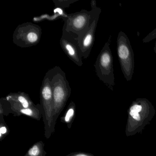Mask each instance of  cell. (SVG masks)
I'll list each match as a JSON object with an SVG mask.
<instances>
[{"label":"cell","mask_w":156,"mask_h":156,"mask_svg":"<svg viewBox=\"0 0 156 156\" xmlns=\"http://www.w3.org/2000/svg\"><path fill=\"white\" fill-rule=\"evenodd\" d=\"M116 49L122 73L127 81H131L135 69V57L130 41L124 32L119 33Z\"/></svg>","instance_id":"cell-4"},{"label":"cell","mask_w":156,"mask_h":156,"mask_svg":"<svg viewBox=\"0 0 156 156\" xmlns=\"http://www.w3.org/2000/svg\"><path fill=\"white\" fill-rule=\"evenodd\" d=\"M6 99L8 101L19 104L22 107L24 108H30L35 106L29 95L24 92L11 93L7 96Z\"/></svg>","instance_id":"cell-10"},{"label":"cell","mask_w":156,"mask_h":156,"mask_svg":"<svg viewBox=\"0 0 156 156\" xmlns=\"http://www.w3.org/2000/svg\"><path fill=\"white\" fill-rule=\"evenodd\" d=\"M156 38V28L153 30L152 31L149 33L144 39L142 40L143 43H147L151 41L152 40Z\"/></svg>","instance_id":"cell-14"},{"label":"cell","mask_w":156,"mask_h":156,"mask_svg":"<svg viewBox=\"0 0 156 156\" xmlns=\"http://www.w3.org/2000/svg\"><path fill=\"white\" fill-rule=\"evenodd\" d=\"M101 12V9L97 7L89 11L83 9L78 12L66 14L63 18L64 23L62 29L80 35L88 30L95 18Z\"/></svg>","instance_id":"cell-3"},{"label":"cell","mask_w":156,"mask_h":156,"mask_svg":"<svg viewBox=\"0 0 156 156\" xmlns=\"http://www.w3.org/2000/svg\"><path fill=\"white\" fill-rule=\"evenodd\" d=\"M91 8L92 9H95L97 8V2L95 0H92L91 2Z\"/></svg>","instance_id":"cell-17"},{"label":"cell","mask_w":156,"mask_h":156,"mask_svg":"<svg viewBox=\"0 0 156 156\" xmlns=\"http://www.w3.org/2000/svg\"><path fill=\"white\" fill-rule=\"evenodd\" d=\"M41 152V146L40 144L34 145L28 151L27 156H40Z\"/></svg>","instance_id":"cell-13"},{"label":"cell","mask_w":156,"mask_h":156,"mask_svg":"<svg viewBox=\"0 0 156 156\" xmlns=\"http://www.w3.org/2000/svg\"><path fill=\"white\" fill-rule=\"evenodd\" d=\"M69 156H92L89 154L84 153H76Z\"/></svg>","instance_id":"cell-16"},{"label":"cell","mask_w":156,"mask_h":156,"mask_svg":"<svg viewBox=\"0 0 156 156\" xmlns=\"http://www.w3.org/2000/svg\"><path fill=\"white\" fill-rule=\"evenodd\" d=\"M111 36L105 43L98 54L94 64L96 73L99 79L110 89L113 90L115 85V77L113 67V57L110 48Z\"/></svg>","instance_id":"cell-2"},{"label":"cell","mask_w":156,"mask_h":156,"mask_svg":"<svg viewBox=\"0 0 156 156\" xmlns=\"http://www.w3.org/2000/svg\"><path fill=\"white\" fill-rule=\"evenodd\" d=\"M42 35L40 26L27 22L17 26L13 33L12 39L14 44L21 48H29L38 44Z\"/></svg>","instance_id":"cell-6"},{"label":"cell","mask_w":156,"mask_h":156,"mask_svg":"<svg viewBox=\"0 0 156 156\" xmlns=\"http://www.w3.org/2000/svg\"><path fill=\"white\" fill-rule=\"evenodd\" d=\"M0 133H1V137L2 135L6 134L7 133V129L5 126H2L0 129Z\"/></svg>","instance_id":"cell-15"},{"label":"cell","mask_w":156,"mask_h":156,"mask_svg":"<svg viewBox=\"0 0 156 156\" xmlns=\"http://www.w3.org/2000/svg\"><path fill=\"white\" fill-rule=\"evenodd\" d=\"M78 35L62 29L60 44L68 58L79 66L83 65V57L78 43Z\"/></svg>","instance_id":"cell-7"},{"label":"cell","mask_w":156,"mask_h":156,"mask_svg":"<svg viewBox=\"0 0 156 156\" xmlns=\"http://www.w3.org/2000/svg\"><path fill=\"white\" fill-rule=\"evenodd\" d=\"M51 71L54 102L53 125L54 128L58 116L71 95V88L66 78V74L60 67L55 66Z\"/></svg>","instance_id":"cell-1"},{"label":"cell","mask_w":156,"mask_h":156,"mask_svg":"<svg viewBox=\"0 0 156 156\" xmlns=\"http://www.w3.org/2000/svg\"><path fill=\"white\" fill-rule=\"evenodd\" d=\"M153 107L151 103L146 98H138L134 101L129 109L130 119L135 123L140 124L144 121L145 114L153 110Z\"/></svg>","instance_id":"cell-9"},{"label":"cell","mask_w":156,"mask_h":156,"mask_svg":"<svg viewBox=\"0 0 156 156\" xmlns=\"http://www.w3.org/2000/svg\"><path fill=\"white\" fill-rule=\"evenodd\" d=\"M40 97L44 114V120L45 125V136L49 138L55 130L53 125L54 102L52 89L51 85V70L46 73L43 80L40 90Z\"/></svg>","instance_id":"cell-5"},{"label":"cell","mask_w":156,"mask_h":156,"mask_svg":"<svg viewBox=\"0 0 156 156\" xmlns=\"http://www.w3.org/2000/svg\"><path fill=\"white\" fill-rule=\"evenodd\" d=\"M75 110V105L74 102H71L68 106V109L66 114L64 118V120L66 123L70 124L71 121L73 119L74 116Z\"/></svg>","instance_id":"cell-12"},{"label":"cell","mask_w":156,"mask_h":156,"mask_svg":"<svg viewBox=\"0 0 156 156\" xmlns=\"http://www.w3.org/2000/svg\"><path fill=\"white\" fill-rule=\"evenodd\" d=\"M99 16L98 14L96 17L87 31L78 35V43L83 59H87L92 51Z\"/></svg>","instance_id":"cell-8"},{"label":"cell","mask_w":156,"mask_h":156,"mask_svg":"<svg viewBox=\"0 0 156 156\" xmlns=\"http://www.w3.org/2000/svg\"><path fill=\"white\" fill-rule=\"evenodd\" d=\"M154 49V52H155V54L156 55V41H155V45H154V49Z\"/></svg>","instance_id":"cell-18"},{"label":"cell","mask_w":156,"mask_h":156,"mask_svg":"<svg viewBox=\"0 0 156 156\" xmlns=\"http://www.w3.org/2000/svg\"><path fill=\"white\" fill-rule=\"evenodd\" d=\"M78 0H53L55 8L66 9L70 7L71 4L78 1Z\"/></svg>","instance_id":"cell-11"}]
</instances>
